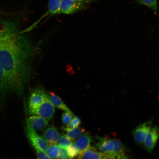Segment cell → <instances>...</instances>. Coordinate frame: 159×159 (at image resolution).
Returning a JSON list of instances; mask_svg holds the SVG:
<instances>
[{
	"label": "cell",
	"instance_id": "obj_16",
	"mask_svg": "<svg viewBox=\"0 0 159 159\" xmlns=\"http://www.w3.org/2000/svg\"><path fill=\"white\" fill-rule=\"evenodd\" d=\"M63 128L67 131V136L72 140L77 139L84 134L85 131L84 129L78 127L71 129L66 127Z\"/></svg>",
	"mask_w": 159,
	"mask_h": 159
},
{
	"label": "cell",
	"instance_id": "obj_7",
	"mask_svg": "<svg viewBox=\"0 0 159 159\" xmlns=\"http://www.w3.org/2000/svg\"><path fill=\"white\" fill-rule=\"evenodd\" d=\"M159 135L158 126L156 125L151 128L143 143L145 148L149 153L154 150L158 140Z\"/></svg>",
	"mask_w": 159,
	"mask_h": 159
},
{
	"label": "cell",
	"instance_id": "obj_5",
	"mask_svg": "<svg viewBox=\"0 0 159 159\" xmlns=\"http://www.w3.org/2000/svg\"><path fill=\"white\" fill-rule=\"evenodd\" d=\"M43 89L38 87L31 93L28 103V111L35 109L39 107L48 97Z\"/></svg>",
	"mask_w": 159,
	"mask_h": 159
},
{
	"label": "cell",
	"instance_id": "obj_21",
	"mask_svg": "<svg viewBox=\"0 0 159 159\" xmlns=\"http://www.w3.org/2000/svg\"><path fill=\"white\" fill-rule=\"evenodd\" d=\"M72 116H74L71 113L68 112H64L62 116V120L63 123L66 125H68L72 118Z\"/></svg>",
	"mask_w": 159,
	"mask_h": 159
},
{
	"label": "cell",
	"instance_id": "obj_24",
	"mask_svg": "<svg viewBox=\"0 0 159 159\" xmlns=\"http://www.w3.org/2000/svg\"><path fill=\"white\" fill-rule=\"evenodd\" d=\"M37 157L38 159H51L42 150L36 148H34Z\"/></svg>",
	"mask_w": 159,
	"mask_h": 159
},
{
	"label": "cell",
	"instance_id": "obj_2",
	"mask_svg": "<svg viewBox=\"0 0 159 159\" xmlns=\"http://www.w3.org/2000/svg\"><path fill=\"white\" fill-rule=\"evenodd\" d=\"M28 112L30 114L38 115L47 120H50L54 114L55 108L48 96L37 108L29 110Z\"/></svg>",
	"mask_w": 159,
	"mask_h": 159
},
{
	"label": "cell",
	"instance_id": "obj_15",
	"mask_svg": "<svg viewBox=\"0 0 159 159\" xmlns=\"http://www.w3.org/2000/svg\"><path fill=\"white\" fill-rule=\"evenodd\" d=\"M62 0H49L48 7V14L54 15L61 13L60 7Z\"/></svg>",
	"mask_w": 159,
	"mask_h": 159
},
{
	"label": "cell",
	"instance_id": "obj_26",
	"mask_svg": "<svg viewBox=\"0 0 159 159\" xmlns=\"http://www.w3.org/2000/svg\"><path fill=\"white\" fill-rule=\"evenodd\" d=\"M94 0H80V2L85 4H88L93 2Z\"/></svg>",
	"mask_w": 159,
	"mask_h": 159
},
{
	"label": "cell",
	"instance_id": "obj_3",
	"mask_svg": "<svg viewBox=\"0 0 159 159\" xmlns=\"http://www.w3.org/2000/svg\"><path fill=\"white\" fill-rule=\"evenodd\" d=\"M152 119L139 124L133 130L132 135L135 141L138 145H143L146 137L152 127Z\"/></svg>",
	"mask_w": 159,
	"mask_h": 159
},
{
	"label": "cell",
	"instance_id": "obj_6",
	"mask_svg": "<svg viewBox=\"0 0 159 159\" xmlns=\"http://www.w3.org/2000/svg\"><path fill=\"white\" fill-rule=\"evenodd\" d=\"M86 4L73 0H62L61 7V13L69 14L82 10Z\"/></svg>",
	"mask_w": 159,
	"mask_h": 159
},
{
	"label": "cell",
	"instance_id": "obj_10",
	"mask_svg": "<svg viewBox=\"0 0 159 159\" xmlns=\"http://www.w3.org/2000/svg\"><path fill=\"white\" fill-rule=\"evenodd\" d=\"M43 138L49 144H57L60 137L59 132L54 126L51 125L44 132Z\"/></svg>",
	"mask_w": 159,
	"mask_h": 159
},
{
	"label": "cell",
	"instance_id": "obj_4",
	"mask_svg": "<svg viewBox=\"0 0 159 159\" xmlns=\"http://www.w3.org/2000/svg\"><path fill=\"white\" fill-rule=\"evenodd\" d=\"M25 130L27 138L33 147L39 149L45 152L49 146L47 142L27 124L25 127Z\"/></svg>",
	"mask_w": 159,
	"mask_h": 159
},
{
	"label": "cell",
	"instance_id": "obj_12",
	"mask_svg": "<svg viewBox=\"0 0 159 159\" xmlns=\"http://www.w3.org/2000/svg\"><path fill=\"white\" fill-rule=\"evenodd\" d=\"M112 140L114 144L113 158H128V156L126 154L125 148L123 143L116 139H112Z\"/></svg>",
	"mask_w": 159,
	"mask_h": 159
},
{
	"label": "cell",
	"instance_id": "obj_8",
	"mask_svg": "<svg viewBox=\"0 0 159 159\" xmlns=\"http://www.w3.org/2000/svg\"><path fill=\"white\" fill-rule=\"evenodd\" d=\"M99 141L96 147L100 151L108 155L110 159H113L112 153L114 144L112 139L105 137H98Z\"/></svg>",
	"mask_w": 159,
	"mask_h": 159
},
{
	"label": "cell",
	"instance_id": "obj_17",
	"mask_svg": "<svg viewBox=\"0 0 159 159\" xmlns=\"http://www.w3.org/2000/svg\"><path fill=\"white\" fill-rule=\"evenodd\" d=\"M59 148V145L57 144H50L47 148L45 153L51 159L57 158Z\"/></svg>",
	"mask_w": 159,
	"mask_h": 159
},
{
	"label": "cell",
	"instance_id": "obj_23",
	"mask_svg": "<svg viewBox=\"0 0 159 159\" xmlns=\"http://www.w3.org/2000/svg\"><path fill=\"white\" fill-rule=\"evenodd\" d=\"M69 158H70V157L68 155L67 149L59 146V150L57 158L67 159Z\"/></svg>",
	"mask_w": 159,
	"mask_h": 159
},
{
	"label": "cell",
	"instance_id": "obj_19",
	"mask_svg": "<svg viewBox=\"0 0 159 159\" xmlns=\"http://www.w3.org/2000/svg\"><path fill=\"white\" fill-rule=\"evenodd\" d=\"M140 4L147 6L155 12L158 11L157 0H137Z\"/></svg>",
	"mask_w": 159,
	"mask_h": 159
},
{
	"label": "cell",
	"instance_id": "obj_22",
	"mask_svg": "<svg viewBox=\"0 0 159 159\" xmlns=\"http://www.w3.org/2000/svg\"><path fill=\"white\" fill-rule=\"evenodd\" d=\"M72 119L69 123L67 127L71 129H74L78 127L81 122L80 119L77 117L74 116Z\"/></svg>",
	"mask_w": 159,
	"mask_h": 159
},
{
	"label": "cell",
	"instance_id": "obj_27",
	"mask_svg": "<svg viewBox=\"0 0 159 159\" xmlns=\"http://www.w3.org/2000/svg\"><path fill=\"white\" fill-rule=\"evenodd\" d=\"M73 0L76 1H77L80 2V0Z\"/></svg>",
	"mask_w": 159,
	"mask_h": 159
},
{
	"label": "cell",
	"instance_id": "obj_9",
	"mask_svg": "<svg viewBox=\"0 0 159 159\" xmlns=\"http://www.w3.org/2000/svg\"><path fill=\"white\" fill-rule=\"evenodd\" d=\"M27 124L35 130H43L47 126L48 122L44 118L38 115H33L26 119Z\"/></svg>",
	"mask_w": 159,
	"mask_h": 159
},
{
	"label": "cell",
	"instance_id": "obj_20",
	"mask_svg": "<svg viewBox=\"0 0 159 159\" xmlns=\"http://www.w3.org/2000/svg\"><path fill=\"white\" fill-rule=\"evenodd\" d=\"M67 149L70 158H74L78 155L79 151L75 142H72Z\"/></svg>",
	"mask_w": 159,
	"mask_h": 159
},
{
	"label": "cell",
	"instance_id": "obj_25",
	"mask_svg": "<svg viewBox=\"0 0 159 159\" xmlns=\"http://www.w3.org/2000/svg\"><path fill=\"white\" fill-rule=\"evenodd\" d=\"M4 24L3 21L0 20V34L4 33Z\"/></svg>",
	"mask_w": 159,
	"mask_h": 159
},
{
	"label": "cell",
	"instance_id": "obj_11",
	"mask_svg": "<svg viewBox=\"0 0 159 159\" xmlns=\"http://www.w3.org/2000/svg\"><path fill=\"white\" fill-rule=\"evenodd\" d=\"M78 158L83 159H110L107 154L100 151H98L96 149L91 146L82 153L78 155Z\"/></svg>",
	"mask_w": 159,
	"mask_h": 159
},
{
	"label": "cell",
	"instance_id": "obj_1",
	"mask_svg": "<svg viewBox=\"0 0 159 159\" xmlns=\"http://www.w3.org/2000/svg\"><path fill=\"white\" fill-rule=\"evenodd\" d=\"M33 47L27 34L14 32L0 47V93L22 94L32 74Z\"/></svg>",
	"mask_w": 159,
	"mask_h": 159
},
{
	"label": "cell",
	"instance_id": "obj_13",
	"mask_svg": "<svg viewBox=\"0 0 159 159\" xmlns=\"http://www.w3.org/2000/svg\"><path fill=\"white\" fill-rule=\"evenodd\" d=\"M92 140L91 136L87 134H83L77 139L75 143L78 150V155L83 153L91 146Z\"/></svg>",
	"mask_w": 159,
	"mask_h": 159
},
{
	"label": "cell",
	"instance_id": "obj_18",
	"mask_svg": "<svg viewBox=\"0 0 159 159\" xmlns=\"http://www.w3.org/2000/svg\"><path fill=\"white\" fill-rule=\"evenodd\" d=\"M59 146L64 148L67 149L72 143V140L68 137L66 135L62 134L60 135L58 142Z\"/></svg>",
	"mask_w": 159,
	"mask_h": 159
},
{
	"label": "cell",
	"instance_id": "obj_14",
	"mask_svg": "<svg viewBox=\"0 0 159 159\" xmlns=\"http://www.w3.org/2000/svg\"><path fill=\"white\" fill-rule=\"evenodd\" d=\"M48 97L50 101L54 107L75 115L61 99L56 94L53 92H51Z\"/></svg>",
	"mask_w": 159,
	"mask_h": 159
}]
</instances>
